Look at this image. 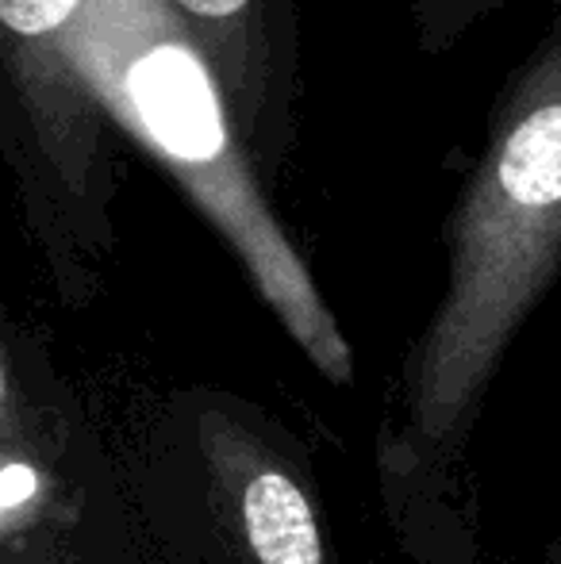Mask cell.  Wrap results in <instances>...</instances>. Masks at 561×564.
<instances>
[{"label": "cell", "instance_id": "1", "mask_svg": "<svg viewBox=\"0 0 561 564\" xmlns=\"http://www.w3.org/2000/svg\"><path fill=\"white\" fill-rule=\"evenodd\" d=\"M561 276V12L488 108L485 150L446 219V289L397 372L377 431V491L420 564H473L462 499L488 388Z\"/></svg>", "mask_w": 561, "mask_h": 564}, {"label": "cell", "instance_id": "2", "mask_svg": "<svg viewBox=\"0 0 561 564\" xmlns=\"http://www.w3.org/2000/svg\"><path fill=\"white\" fill-rule=\"evenodd\" d=\"M74 58L105 112L224 238L300 354L331 384H350V341L266 193L216 69L170 0H93Z\"/></svg>", "mask_w": 561, "mask_h": 564}, {"label": "cell", "instance_id": "3", "mask_svg": "<svg viewBox=\"0 0 561 564\" xmlns=\"http://www.w3.org/2000/svg\"><path fill=\"white\" fill-rule=\"evenodd\" d=\"M136 484L170 564H331L312 453L255 400L173 392L147 431Z\"/></svg>", "mask_w": 561, "mask_h": 564}, {"label": "cell", "instance_id": "4", "mask_svg": "<svg viewBox=\"0 0 561 564\" xmlns=\"http://www.w3.org/2000/svg\"><path fill=\"white\" fill-rule=\"evenodd\" d=\"M89 8L93 0H0V139L28 230L69 307L97 296L120 193L108 112L74 58Z\"/></svg>", "mask_w": 561, "mask_h": 564}, {"label": "cell", "instance_id": "5", "mask_svg": "<svg viewBox=\"0 0 561 564\" xmlns=\"http://www.w3.org/2000/svg\"><path fill=\"white\" fill-rule=\"evenodd\" d=\"M0 561L128 564L112 465L31 330L0 341Z\"/></svg>", "mask_w": 561, "mask_h": 564}, {"label": "cell", "instance_id": "6", "mask_svg": "<svg viewBox=\"0 0 561 564\" xmlns=\"http://www.w3.org/2000/svg\"><path fill=\"white\" fill-rule=\"evenodd\" d=\"M212 62L266 177L296 147L300 28L292 0H170Z\"/></svg>", "mask_w": 561, "mask_h": 564}, {"label": "cell", "instance_id": "7", "mask_svg": "<svg viewBox=\"0 0 561 564\" xmlns=\"http://www.w3.org/2000/svg\"><path fill=\"white\" fill-rule=\"evenodd\" d=\"M508 0H412L416 46L423 54H446L457 39L470 35L477 23L496 15Z\"/></svg>", "mask_w": 561, "mask_h": 564}, {"label": "cell", "instance_id": "8", "mask_svg": "<svg viewBox=\"0 0 561 564\" xmlns=\"http://www.w3.org/2000/svg\"><path fill=\"white\" fill-rule=\"evenodd\" d=\"M542 564H561V538L547 542V553H542Z\"/></svg>", "mask_w": 561, "mask_h": 564}]
</instances>
